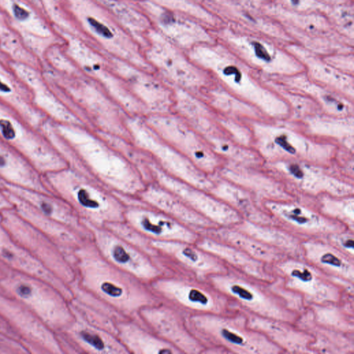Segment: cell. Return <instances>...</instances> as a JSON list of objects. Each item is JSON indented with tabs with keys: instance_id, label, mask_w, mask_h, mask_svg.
Instances as JSON below:
<instances>
[{
	"instance_id": "cell-5",
	"label": "cell",
	"mask_w": 354,
	"mask_h": 354,
	"mask_svg": "<svg viewBox=\"0 0 354 354\" xmlns=\"http://www.w3.org/2000/svg\"><path fill=\"white\" fill-rule=\"evenodd\" d=\"M42 178L48 189L69 204L82 222L104 226L124 221L120 196L91 176L67 166Z\"/></svg>"
},
{
	"instance_id": "cell-9",
	"label": "cell",
	"mask_w": 354,
	"mask_h": 354,
	"mask_svg": "<svg viewBox=\"0 0 354 354\" xmlns=\"http://www.w3.org/2000/svg\"><path fill=\"white\" fill-rule=\"evenodd\" d=\"M270 268L286 288L301 297L306 307L354 297V286L333 279L304 259L286 256Z\"/></svg>"
},
{
	"instance_id": "cell-29",
	"label": "cell",
	"mask_w": 354,
	"mask_h": 354,
	"mask_svg": "<svg viewBox=\"0 0 354 354\" xmlns=\"http://www.w3.org/2000/svg\"><path fill=\"white\" fill-rule=\"evenodd\" d=\"M117 337L129 354H181L136 319L119 321Z\"/></svg>"
},
{
	"instance_id": "cell-18",
	"label": "cell",
	"mask_w": 354,
	"mask_h": 354,
	"mask_svg": "<svg viewBox=\"0 0 354 354\" xmlns=\"http://www.w3.org/2000/svg\"><path fill=\"white\" fill-rule=\"evenodd\" d=\"M254 130L259 149L265 156L320 160L329 154L326 146L312 142L289 129L261 124L255 125Z\"/></svg>"
},
{
	"instance_id": "cell-14",
	"label": "cell",
	"mask_w": 354,
	"mask_h": 354,
	"mask_svg": "<svg viewBox=\"0 0 354 354\" xmlns=\"http://www.w3.org/2000/svg\"><path fill=\"white\" fill-rule=\"evenodd\" d=\"M263 207L276 224L301 240L326 238L329 234L346 228L341 223L324 216L316 205L299 202L295 198L286 201H266Z\"/></svg>"
},
{
	"instance_id": "cell-25",
	"label": "cell",
	"mask_w": 354,
	"mask_h": 354,
	"mask_svg": "<svg viewBox=\"0 0 354 354\" xmlns=\"http://www.w3.org/2000/svg\"><path fill=\"white\" fill-rule=\"evenodd\" d=\"M286 174L304 192L319 196L353 195L352 185L327 175L320 169L301 162H281L276 166Z\"/></svg>"
},
{
	"instance_id": "cell-24",
	"label": "cell",
	"mask_w": 354,
	"mask_h": 354,
	"mask_svg": "<svg viewBox=\"0 0 354 354\" xmlns=\"http://www.w3.org/2000/svg\"><path fill=\"white\" fill-rule=\"evenodd\" d=\"M245 313L249 326L263 333L283 353H314L310 347L313 337L295 323Z\"/></svg>"
},
{
	"instance_id": "cell-34",
	"label": "cell",
	"mask_w": 354,
	"mask_h": 354,
	"mask_svg": "<svg viewBox=\"0 0 354 354\" xmlns=\"http://www.w3.org/2000/svg\"><path fill=\"white\" fill-rule=\"evenodd\" d=\"M201 234L207 235L232 245L269 266L286 257L279 250L266 245L233 226L213 227L204 231Z\"/></svg>"
},
{
	"instance_id": "cell-3",
	"label": "cell",
	"mask_w": 354,
	"mask_h": 354,
	"mask_svg": "<svg viewBox=\"0 0 354 354\" xmlns=\"http://www.w3.org/2000/svg\"><path fill=\"white\" fill-rule=\"evenodd\" d=\"M43 77L55 95L83 124L96 131L130 140L129 115L92 78L67 71H47Z\"/></svg>"
},
{
	"instance_id": "cell-39",
	"label": "cell",
	"mask_w": 354,
	"mask_h": 354,
	"mask_svg": "<svg viewBox=\"0 0 354 354\" xmlns=\"http://www.w3.org/2000/svg\"><path fill=\"white\" fill-rule=\"evenodd\" d=\"M12 206V202L4 192V189L0 187V209H8Z\"/></svg>"
},
{
	"instance_id": "cell-37",
	"label": "cell",
	"mask_w": 354,
	"mask_h": 354,
	"mask_svg": "<svg viewBox=\"0 0 354 354\" xmlns=\"http://www.w3.org/2000/svg\"><path fill=\"white\" fill-rule=\"evenodd\" d=\"M315 119L310 123L311 129L315 132L339 137L342 136L337 131L347 137H348L349 133L353 134V122H351L353 120L352 118H350L348 120L347 118L337 120L322 117Z\"/></svg>"
},
{
	"instance_id": "cell-17",
	"label": "cell",
	"mask_w": 354,
	"mask_h": 354,
	"mask_svg": "<svg viewBox=\"0 0 354 354\" xmlns=\"http://www.w3.org/2000/svg\"><path fill=\"white\" fill-rule=\"evenodd\" d=\"M187 315L176 308L160 301L138 313V320L181 354H202L204 346L190 332Z\"/></svg>"
},
{
	"instance_id": "cell-20",
	"label": "cell",
	"mask_w": 354,
	"mask_h": 354,
	"mask_svg": "<svg viewBox=\"0 0 354 354\" xmlns=\"http://www.w3.org/2000/svg\"><path fill=\"white\" fill-rule=\"evenodd\" d=\"M117 74L144 108L146 116L173 111L174 88L162 80L124 67L117 70Z\"/></svg>"
},
{
	"instance_id": "cell-4",
	"label": "cell",
	"mask_w": 354,
	"mask_h": 354,
	"mask_svg": "<svg viewBox=\"0 0 354 354\" xmlns=\"http://www.w3.org/2000/svg\"><path fill=\"white\" fill-rule=\"evenodd\" d=\"M207 281L242 310L262 317L295 323L303 307L299 297L278 278L266 281L230 267Z\"/></svg>"
},
{
	"instance_id": "cell-8",
	"label": "cell",
	"mask_w": 354,
	"mask_h": 354,
	"mask_svg": "<svg viewBox=\"0 0 354 354\" xmlns=\"http://www.w3.org/2000/svg\"><path fill=\"white\" fill-rule=\"evenodd\" d=\"M127 127L130 141L165 174L209 191L213 182L203 171L161 138L147 123L144 117L129 116Z\"/></svg>"
},
{
	"instance_id": "cell-19",
	"label": "cell",
	"mask_w": 354,
	"mask_h": 354,
	"mask_svg": "<svg viewBox=\"0 0 354 354\" xmlns=\"http://www.w3.org/2000/svg\"><path fill=\"white\" fill-rule=\"evenodd\" d=\"M72 312L73 319L62 330L69 352L129 354L115 334L89 322L73 310Z\"/></svg>"
},
{
	"instance_id": "cell-1",
	"label": "cell",
	"mask_w": 354,
	"mask_h": 354,
	"mask_svg": "<svg viewBox=\"0 0 354 354\" xmlns=\"http://www.w3.org/2000/svg\"><path fill=\"white\" fill-rule=\"evenodd\" d=\"M40 130L66 160L120 195L136 197L149 183L143 171L98 131L48 119Z\"/></svg>"
},
{
	"instance_id": "cell-36",
	"label": "cell",
	"mask_w": 354,
	"mask_h": 354,
	"mask_svg": "<svg viewBox=\"0 0 354 354\" xmlns=\"http://www.w3.org/2000/svg\"><path fill=\"white\" fill-rule=\"evenodd\" d=\"M315 205L324 216L354 231V200L353 195L345 196L320 195L318 196Z\"/></svg>"
},
{
	"instance_id": "cell-30",
	"label": "cell",
	"mask_w": 354,
	"mask_h": 354,
	"mask_svg": "<svg viewBox=\"0 0 354 354\" xmlns=\"http://www.w3.org/2000/svg\"><path fill=\"white\" fill-rule=\"evenodd\" d=\"M353 299L309 305L297 319L326 329L354 334Z\"/></svg>"
},
{
	"instance_id": "cell-7",
	"label": "cell",
	"mask_w": 354,
	"mask_h": 354,
	"mask_svg": "<svg viewBox=\"0 0 354 354\" xmlns=\"http://www.w3.org/2000/svg\"><path fill=\"white\" fill-rule=\"evenodd\" d=\"M160 301L187 315L231 313L239 308L207 280L178 274H164L149 283Z\"/></svg>"
},
{
	"instance_id": "cell-23",
	"label": "cell",
	"mask_w": 354,
	"mask_h": 354,
	"mask_svg": "<svg viewBox=\"0 0 354 354\" xmlns=\"http://www.w3.org/2000/svg\"><path fill=\"white\" fill-rule=\"evenodd\" d=\"M4 187L8 192L24 200L36 210L71 227L83 238L91 239V233L87 226L71 205L59 196L5 182Z\"/></svg>"
},
{
	"instance_id": "cell-31",
	"label": "cell",
	"mask_w": 354,
	"mask_h": 354,
	"mask_svg": "<svg viewBox=\"0 0 354 354\" xmlns=\"http://www.w3.org/2000/svg\"><path fill=\"white\" fill-rule=\"evenodd\" d=\"M0 178L7 183L51 193L42 174L23 156L0 140Z\"/></svg>"
},
{
	"instance_id": "cell-32",
	"label": "cell",
	"mask_w": 354,
	"mask_h": 354,
	"mask_svg": "<svg viewBox=\"0 0 354 354\" xmlns=\"http://www.w3.org/2000/svg\"><path fill=\"white\" fill-rule=\"evenodd\" d=\"M208 192L233 208L244 220L260 224L277 225L254 196L245 190L227 183H213Z\"/></svg>"
},
{
	"instance_id": "cell-38",
	"label": "cell",
	"mask_w": 354,
	"mask_h": 354,
	"mask_svg": "<svg viewBox=\"0 0 354 354\" xmlns=\"http://www.w3.org/2000/svg\"><path fill=\"white\" fill-rule=\"evenodd\" d=\"M324 239L343 253L354 258V231L344 228Z\"/></svg>"
},
{
	"instance_id": "cell-15",
	"label": "cell",
	"mask_w": 354,
	"mask_h": 354,
	"mask_svg": "<svg viewBox=\"0 0 354 354\" xmlns=\"http://www.w3.org/2000/svg\"><path fill=\"white\" fill-rule=\"evenodd\" d=\"M118 195L124 203V221L148 239L192 243L198 240L200 234L138 198Z\"/></svg>"
},
{
	"instance_id": "cell-27",
	"label": "cell",
	"mask_w": 354,
	"mask_h": 354,
	"mask_svg": "<svg viewBox=\"0 0 354 354\" xmlns=\"http://www.w3.org/2000/svg\"><path fill=\"white\" fill-rule=\"evenodd\" d=\"M0 100L18 112L34 127H41L49 119L35 104L29 86L12 70L0 65Z\"/></svg>"
},
{
	"instance_id": "cell-26",
	"label": "cell",
	"mask_w": 354,
	"mask_h": 354,
	"mask_svg": "<svg viewBox=\"0 0 354 354\" xmlns=\"http://www.w3.org/2000/svg\"><path fill=\"white\" fill-rule=\"evenodd\" d=\"M13 70L31 89L37 107L50 120L59 123L85 126L55 95L43 75L25 65H15Z\"/></svg>"
},
{
	"instance_id": "cell-12",
	"label": "cell",
	"mask_w": 354,
	"mask_h": 354,
	"mask_svg": "<svg viewBox=\"0 0 354 354\" xmlns=\"http://www.w3.org/2000/svg\"><path fill=\"white\" fill-rule=\"evenodd\" d=\"M84 223L99 252L111 263L148 283L164 275L156 258L104 226Z\"/></svg>"
},
{
	"instance_id": "cell-11",
	"label": "cell",
	"mask_w": 354,
	"mask_h": 354,
	"mask_svg": "<svg viewBox=\"0 0 354 354\" xmlns=\"http://www.w3.org/2000/svg\"><path fill=\"white\" fill-rule=\"evenodd\" d=\"M148 125L165 141L209 175L218 165L214 151L203 138L174 111L148 115Z\"/></svg>"
},
{
	"instance_id": "cell-13",
	"label": "cell",
	"mask_w": 354,
	"mask_h": 354,
	"mask_svg": "<svg viewBox=\"0 0 354 354\" xmlns=\"http://www.w3.org/2000/svg\"><path fill=\"white\" fill-rule=\"evenodd\" d=\"M157 252L156 260L164 274L192 277L207 281L212 275L223 273L227 266L218 258L196 243L184 241H151Z\"/></svg>"
},
{
	"instance_id": "cell-10",
	"label": "cell",
	"mask_w": 354,
	"mask_h": 354,
	"mask_svg": "<svg viewBox=\"0 0 354 354\" xmlns=\"http://www.w3.org/2000/svg\"><path fill=\"white\" fill-rule=\"evenodd\" d=\"M0 140L23 156L41 174L68 166L41 130L1 100Z\"/></svg>"
},
{
	"instance_id": "cell-16",
	"label": "cell",
	"mask_w": 354,
	"mask_h": 354,
	"mask_svg": "<svg viewBox=\"0 0 354 354\" xmlns=\"http://www.w3.org/2000/svg\"><path fill=\"white\" fill-rule=\"evenodd\" d=\"M147 167L151 181L174 193L192 209L217 227L234 226L243 220L237 212L208 191L165 174L150 160Z\"/></svg>"
},
{
	"instance_id": "cell-6",
	"label": "cell",
	"mask_w": 354,
	"mask_h": 354,
	"mask_svg": "<svg viewBox=\"0 0 354 354\" xmlns=\"http://www.w3.org/2000/svg\"><path fill=\"white\" fill-rule=\"evenodd\" d=\"M190 332L204 346L202 354H281L282 350L261 332L252 328L240 308L231 313L187 315Z\"/></svg>"
},
{
	"instance_id": "cell-33",
	"label": "cell",
	"mask_w": 354,
	"mask_h": 354,
	"mask_svg": "<svg viewBox=\"0 0 354 354\" xmlns=\"http://www.w3.org/2000/svg\"><path fill=\"white\" fill-rule=\"evenodd\" d=\"M233 227L287 257L303 259L302 240L277 225L260 224L243 219Z\"/></svg>"
},
{
	"instance_id": "cell-28",
	"label": "cell",
	"mask_w": 354,
	"mask_h": 354,
	"mask_svg": "<svg viewBox=\"0 0 354 354\" xmlns=\"http://www.w3.org/2000/svg\"><path fill=\"white\" fill-rule=\"evenodd\" d=\"M196 244L239 272L266 281L275 279L269 265L232 245L204 234L200 235Z\"/></svg>"
},
{
	"instance_id": "cell-22",
	"label": "cell",
	"mask_w": 354,
	"mask_h": 354,
	"mask_svg": "<svg viewBox=\"0 0 354 354\" xmlns=\"http://www.w3.org/2000/svg\"><path fill=\"white\" fill-rule=\"evenodd\" d=\"M136 197L200 234L217 227L192 209L174 193L154 181L148 183Z\"/></svg>"
},
{
	"instance_id": "cell-35",
	"label": "cell",
	"mask_w": 354,
	"mask_h": 354,
	"mask_svg": "<svg viewBox=\"0 0 354 354\" xmlns=\"http://www.w3.org/2000/svg\"><path fill=\"white\" fill-rule=\"evenodd\" d=\"M295 324L313 337L310 347L314 353H354V334L326 329L299 319Z\"/></svg>"
},
{
	"instance_id": "cell-2",
	"label": "cell",
	"mask_w": 354,
	"mask_h": 354,
	"mask_svg": "<svg viewBox=\"0 0 354 354\" xmlns=\"http://www.w3.org/2000/svg\"><path fill=\"white\" fill-rule=\"evenodd\" d=\"M73 265V281L124 318L138 319L142 308L160 301L148 283L105 259L91 239L75 250Z\"/></svg>"
},
{
	"instance_id": "cell-21",
	"label": "cell",
	"mask_w": 354,
	"mask_h": 354,
	"mask_svg": "<svg viewBox=\"0 0 354 354\" xmlns=\"http://www.w3.org/2000/svg\"><path fill=\"white\" fill-rule=\"evenodd\" d=\"M303 259L334 280L354 286V258L343 253L326 239L301 241Z\"/></svg>"
}]
</instances>
